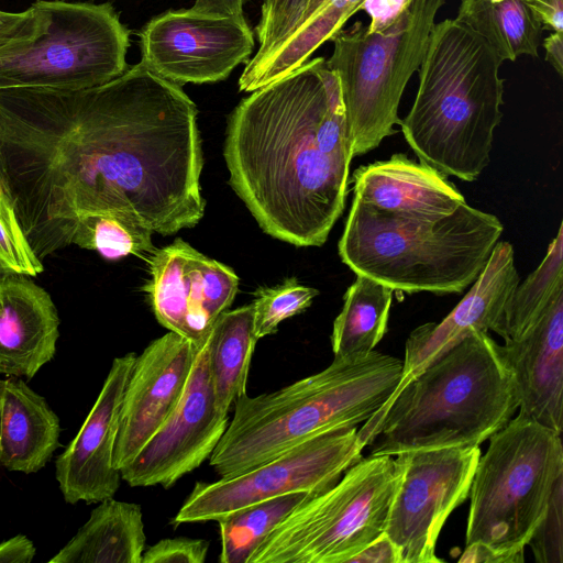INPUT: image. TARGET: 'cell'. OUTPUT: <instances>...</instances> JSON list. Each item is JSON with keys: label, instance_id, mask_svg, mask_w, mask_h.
<instances>
[{"label": "cell", "instance_id": "1", "mask_svg": "<svg viewBox=\"0 0 563 563\" xmlns=\"http://www.w3.org/2000/svg\"><path fill=\"white\" fill-rule=\"evenodd\" d=\"M230 185L261 229L321 246L347 196L352 141L340 82L323 57L253 91L231 112Z\"/></svg>", "mask_w": 563, "mask_h": 563}, {"label": "cell", "instance_id": "2", "mask_svg": "<svg viewBox=\"0 0 563 563\" xmlns=\"http://www.w3.org/2000/svg\"><path fill=\"white\" fill-rule=\"evenodd\" d=\"M518 407L501 345L473 331L393 394L357 437L371 455L479 446Z\"/></svg>", "mask_w": 563, "mask_h": 563}, {"label": "cell", "instance_id": "3", "mask_svg": "<svg viewBox=\"0 0 563 563\" xmlns=\"http://www.w3.org/2000/svg\"><path fill=\"white\" fill-rule=\"evenodd\" d=\"M402 361L371 351L334 357L324 369L273 393L234 401L209 457L220 478L240 475L319 434L356 428L393 395Z\"/></svg>", "mask_w": 563, "mask_h": 563}, {"label": "cell", "instance_id": "4", "mask_svg": "<svg viewBox=\"0 0 563 563\" xmlns=\"http://www.w3.org/2000/svg\"><path fill=\"white\" fill-rule=\"evenodd\" d=\"M501 59L455 19L435 23L418 68L419 85L401 132L420 162L474 181L490 162L500 123Z\"/></svg>", "mask_w": 563, "mask_h": 563}, {"label": "cell", "instance_id": "5", "mask_svg": "<svg viewBox=\"0 0 563 563\" xmlns=\"http://www.w3.org/2000/svg\"><path fill=\"white\" fill-rule=\"evenodd\" d=\"M503 231L496 216L466 202L450 214L413 217L354 199L338 250L356 275L394 290L461 292L477 279Z\"/></svg>", "mask_w": 563, "mask_h": 563}, {"label": "cell", "instance_id": "6", "mask_svg": "<svg viewBox=\"0 0 563 563\" xmlns=\"http://www.w3.org/2000/svg\"><path fill=\"white\" fill-rule=\"evenodd\" d=\"M488 440L470 488L465 545L478 541L525 559L563 476L561 434L518 413Z\"/></svg>", "mask_w": 563, "mask_h": 563}, {"label": "cell", "instance_id": "7", "mask_svg": "<svg viewBox=\"0 0 563 563\" xmlns=\"http://www.w3.org/2000/svg\"><path fill=\"white\" fill-rule=\"evenodd\" d=\"M445 0H411L398 19L382 32H368L356 21L332 38L325 59L340 82L353 156L379 146L395 134L404 90L424 56Z\"/></svg>", "mask_w": 563, "mask_h": 563}, {"label": "cell", "instance_id": "8", "mask_svg": "<svg viewBox=\"0 0 563 563\" xmlns=\"http://www.w3.org/2000/svg\"><path fill=\"white\" fill-rule=\"evenodd\" d=\"M401 477L398 456L362 457L333 486L299 504L247 563H349L385 531Z\"/></svg>", "mask_w": 563, "mask_h": 563}, {"label": "cell", "instance_id": "9", "mask_svg": "<svg viewBox=\"0 0 563 563\" xmlns=\"http://www.w3.org/2000/svg\"><path fill=\"white\" fill-rule=\"evenodd\" d=\"M46 30L0 48V89H80L126 68L130 32L106 2L45 1Z\"/></svg>", "mask_w": 563, "mask_h": 563}, {"label": "cell", "instance_id": "10", "mask_svg": "<svg viewBox=\"0 0 563 563\" xmlns=\"http://www.w3.org/2000/svg\"><path fill=\"white\" fill-rule=\"evenodd\" d=\"M363 449L356 428L310 438L240 475L196 483L172 523L218 522L238 510L282 495L299 492L318 495L363 457Z\"/></svg>", "mask_w": 563, "mask_h": 563}, {"label": "cell", "instance_id": "11", "mask_svg": "<svg viewBox=\"0 0 563 563\" xmlns=\"http://www.w3.org/2000/svg\"><path fill=\"white\" fill-rule=\"evenodd\" d=\"M479 446L399 453L402 477L394 495L385 533L401 563H440V532L452 511L470 495Z\"/></svg>", "mask_w": 563, "mask_h": 563}, {"label": "cell", "instance_id": "12", "mask_svg": "<svg viewBox=\"0 0 563 563\" xmlns=\"http://www.w3.org/2000/svg\"><path fill=\"white\" fill-rule=\"evenodd\" d=\"M254 45L244 16L208 15L190 9L166 11L140 33L141 62L179 86L228 78L249 62Z\"/></svg>", "mask_w": 563, "mask_h": 563}, {"label": "cell", "instance_id": "13", "mask_svg": "<svg viewBox=\"0 0 563 563\" xmlns=\"http://www.w3.org/2000/svg\"><path fill=\"white\" fill-rule=\"evenodd\" d=\"M229 424L216 405L209 342L197 346L185 390L164 424L120 470L131 487H172L210 457Z\"/></svg>", "mask_w": 563, "mask_h": 563}, {"label": "cell", "instance_id": "14", "mask_svg": "<svg viewBox=\"0 0 563 563\" xmlns=\"http://www.w3.org/2000/svg\"><path fill=\"white\" fill-rule=\"evenodd\" d=\"M147 292L157 321L195 345L233 302L239 278L227 265L207 257L181 239L154 250Z\"/></svg>", "mask_w": 563, "mask_h": 563}, {"label": "cell", "instance_id": "15", "mask_svg": "<svg viewBox=\"0 0 563 563\" xmlns=\"http://www.w3.org/2000/svg\"><path fill=\"white\" fill-rule=\"evenodd\" d=\"M197 346L169 331L136 355L122 399L113 465L125 466L161 429L177 406Z\"/></svg>", "mask_w": 563, "mask_h": 563}, {"label": "cell", "instance_id": "16", "mask_svg": "<svg viewBox=\"0 0 563 563\" xmlns=\"http://www.w3.org/2000/svg\"><path fill=\"white\" fill-rule=\"evenodd\" d=\"M136 354L115 357L101 391L79 429L55 462V476L66 503H100L115 495L121 473L113 465L124 389Z\"/></svg>", "mask_w": 563, "mask_h": 563}, {"label": "cell", "instance_id": "17", "mask_svg": "<svg viewBox=\"0 0 563 563\" xmlns=\"http://www.w3.org/2000/svg\"><path fill=\"white\" fill-rule=\"evenodd\" d=\"M519 284L514 247L498 241L487 264L457 306L440 322L416 328L405 344L400 380L393 394L473 331H496L504 307Z\"/></svg>", "mask_w": 563, "mask_h": 563}, {"label": "cell", "instance_id": "18", "mask_svg": "<svg viewBox=\"0 0 563 563\" xmlns=\"http://www.w3.org/2000/svg\"><path fill=\"white\" fill-rule=\"evenodd\" d=\"M503 354L512 372L519 413L554 430L563 428V289Z\"/></svg>", "mask_w": 563, "mask_h": 563}, {"label": "cell", "instance_id": "19", "mask_svg": "<svg viewBox=\"0 0 563 563\" xmlns=\"http://www.w3.org/2000/svg\"><path fill=\"white\" fill-rule=\"evenodd\" d=\"M25 275H0V375L31 379L56 353L59 318L49 294Z\"/></svg>", "mask_w": 563, "mask_h": 563}, {"label": "cell", "instance_id": "20", "mask_svg": "<svg viewBox=\"0 0 563 563\" xmlns=\"http://www.w3.org/2000/svg\"><path fill=\"white\" fill-rule=\"evenodd\" d=\"M353 190L354 199L396 216H444L466 202L446 175L401 153L356 168Z\"/></svg>", "mask_w": 563, "mask_h": 563}, {"label": "cell", "instance_id": "21", "mask_svg": "<svg viewBox=\"0 0 563 563\" xmlns=\"http://www.w3.org/2000/svg\"><path fill=\"white\" fill-rule=\"evenodd\" d=\"M60 422L44 397L20 377L0 379V466L35 473L60 445Z\"/></svg>", "mask_w": 563, "mask_h": 563}, {"label": "cell", "instance_id": "22", "mask_svg": "<svg viewBox=\"0 0 563 563\" xmlns=\"http://www.w3.org/2000/svg\"><path fill=\"white\" fill-rule=\"evenodd\" d=\"M146 545L141 506L107 498L49 563H142Z\"/></svg>", "mask_w": 563, "mask_h": 563}, {"label": "cell", "instance_id": "23", "mask_svg": "<svg viewBox=\"0 0 563 563\" xmlns=\"http://www.w3.org/2000/svg\"><path fill=\"white\" fill-rule=\"evenodd\" d=\"M364 0H312L298 25L276 48L256 64H246L239 89L251 92L279 79L306 63L360 10Z\"/></svg>", "mask_w": 563, "mask_h": 563}, {"label": "cell", "instance_id": "24", "mask_svg": "<svg viewBox=\"0 0 563 563\" xmlns=\"http://www.w3.org/2000/svg\"><path fill=\"white\" fill-rule=\"evenodd\" d=\"M253 303L225 310L208 334L209 372L218 410L228 415L246 394L252 356L257 342Z\"/></svg>", "mask_w": 563, "mask_h": 563}, {"label": "cell", "instance_id": "25", "mask_svg": "<svg viewBox=\"0 0 563 563\" xmlns=\"http://www.w3.org/2000/svg\"><path fill=\"white\" fill-rule=\"evenodd\" d=\"M455 20L484 38L501 62L539 56L543 29L525 0H461Z\"/></svg>", "mask_w": 563, "mask_h": 563}, {"label": "cell", "instance_id": "26", "mask_svg": "<svg viewBox=\"0 0 563 563\" xmlns=\"http://www.w3.org/2000/svg\"><path fill=\"white\" fill-rule=\"evenodd\" d=\"M394 291L380 282L357 275L333 321L330 341L334 357L356 356L374 350L387 332Z\"/></svg>", "mask_w": 563, "mask_h": 563}, {"label": "cell", "instance_id": "27", "mask_svg": "<svg viewBox=\"0 0 563 563\" xmlns=\"http://www.w3.org/2000/svg\"><path fill=\"white\" fill-rule=\"evenodd\" d=\"M563 289V233L562 222L547 254L508 298L496 334L504 341L520 338L541 317L553 296Z\"/></svg>", "mask_w": 563, "mask_h": 563}, {"label": "cell", "instance_id": "28", "mask_svg": "<svg viewBox=\"0 0 563 563\" xmlns=\"http://www.w3.org/2000/svg\"><path fill=\"white\" fill-rule=\"evenodd\" d=\"M309 496L299 492L271 498L238 510L218 521L221 563H247L266 536Z\"/></svg>", "mask_w": 563, "mask_h": 563}, {"label": "cell", "instance_id": "29", "mask_svg": "<svg viewBox=\"0 0 563 563\" xmlns=\"http://www.w3.org/2000/svg\"><path fill=\"white\" fill-rule=\"evenodd\" d=\"M154 232L136 216L120 210L87 213L77 221L71 244L98 252L107 260L153 253Z\"/></svg>", "mask_w": 563, "mask_h": 563}, {"label": "cell", "instance_id": "30", "mask_svg": "<svg viewBox=\"0 0 563 563\" xmlns=\"http://www.w3.org/2000/svg\"><path fill=\"white\" fill-rule=\"evenodd\" d=\"M317 295V289L299 284L296 278L258 289L253 302L257 340L274 334L282 321L303 312Z\"/></svg>", "mask_w": 563, "mask_h": 563}, {"label": "cell", "instance_id": "31", "mask_svg": "<svg viewBox=\"0 0 563 563\" xmlns=\"http://www.w3.org/2000/svg\"><path fill=\"white\" fill-rule=\"evenodd\" d=\"M44 271L29 244L8 196L0 186V275L35 277Z\"/></svg>", "mask_w": 563, "mask_h": 563}, {"label": "cell", "instance_id": "32", "mask_svg": "<svg viewBox=\"0 0 563 563\" xmlns=\"http://www.w3.org/2000/svg\"><path fill=\"white\" fill-rule=\"evenodd\" d=\"M311 0H264L256 25L260 43L246 64H256L286 40L303 16Z\"/></svg>", "mask_w": 563, "mask_h": 563}, {"label": "cell", "instance_id": "33", "mask_svg": "<svg viewBox=\"0 0 563 563\" xmlns=\"http://www.w3.org/2000/svg\"><path fill=\"white\" fill-rule=\"evenodd\" d=\"M527 545L538 563H563V476L558 478L545 515Z\"/></svg>", "mask_w": 563, "mask_h": 563}, {"label": "cell", "instance_id": "34", "mask_svg": "<svg viewBox=\"0 0 563 563\" xmlns=\"http://www.w3.org/2000/svg\"><path fill=\"white\" fill-rule=\"evenodd\" d=\"M48 25L44 0H38L23 12L0 10V48L41 35Z\"/></svg>", "mask_w": 563, "mask_h": 563}, {"label": "cell", "instance_id": "35", "mask_svg": "<svg viewBox=\"0 0 563 563\" xmlns=\"http://www.w3.org/2000/svg\"><path fill=\"white\" fill-rule=\"evenodd\" d=\"M208 551L205 539L166 538L144 550L142 563H203Z\"/></svg>", "mask_w": 563, "mask_h": 563}, {"label": "cell", "instance_id": "36", "mask_svg": "<svg viewBox=\"0 0 563 563\" xmlns=\"http://www.w3.org/2000/svg\"><path fill=\"white\" fill-rule=\"evenodd\" d=\"M410 2L411 0H364L360 10L371 18L368 32H382L389 27Z\"/></svg>", "mask_w": 563, "mask_h": 563}, {"label": "cell", "instance_id": "37", "mask_svg": "<svg viewBox=\"0 0 563 563\" xmlns=\"http://www.w3.org/2000/svg\"><path fill=\"white\" fill-rule=\"evenodd\" d=\"M401 563V555L385 533H380L367 547L353 556L349 563Z\"/></svg>", "mask_w": 563, "mask_h": 563}, {"label": "cell", "instance_id": "38", "mask_svg": "<svg viewBox=\"0 0 563 563\" xmlns=\"http://www.w3.org/2000/svg\"><path fill=\"white\" fill-rule=\"evenodd\" d=\"M543 30L563 32V0H525Z\"/></svg>", "mask_w": 563, "mask_h": 563}, {"label": "cell", "instance_id": "39", "mask_svg": "<svg viewBox=\"0 0 563 563\" xmlns=\"http://www.w3.org/2000/svg\"><path fill=\"white\" fill-rule=\"evenodd\" d=\"M523 558L492 548L483 542H473L465 547L459 562L466 563H522Z\"/></svg>", "mask_w": 563, "mask_h": 563}, {"label": "cell", "instance_id": "40", "mask_svg": "<svg viewBox=\"0 0 563 563\" xmlns=\"http://www.w3.org/2000/svg\"><path fill=\"white\" fill-rule=\"evenodd\" d=\"M36 549L23 534H18L0 543V563H31Z\"/></svg>", "mask_w": 563, "mask_h": 563}, {"label": "cell", "instance_id": "41", "mask_svg": "<svg viewBox=\"0 0 563 563\" xmlns=\"http://www.w3.org/2000/svg\"><path fill=\"white\" fill-rule=\"evenodd\" d=\"M247 0H195L191 11L219 16H244L243 8Z\"/></svg>", "mask_w": 563, "mask_h": 563}, {"label": "cell", "instance_id": "42", "mask_svg": "<svg viewBox=\"0 0 563 563\" xmlns=\"http://www.w3.org/2000/svg\"><path fill=\"white\" fill-rule=\"evenodd\" d=\"M545 60L562 77L563 75V32H553L543 40Z\"/></svg>", "mask_w": 563, "mask_h": 563}, {"label": "cell", "instance_id": "43", "mask_svg": "<svg viewBox=\"0 0 563 563\" xmlns=\"http://www.w3.org/2000/svg\"><path fill=\"white\" fill-rule=\"evenodd\" d=\"M63 1H66V0H63Z\"/></svg>", "mask_w": 563, "mask_h": 563}]
</instances>
